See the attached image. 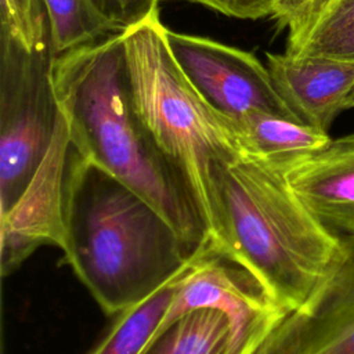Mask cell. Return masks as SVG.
<instances>
[{"mask_svg":"<svg viewBox=\"0 0 354 354\" xmlns=\"http://www.w3.org/2000/svg\"><path fill=\"white\" fill-rule=\"evenodd\" d=\"M53 79L72 148L148 201L194 252L212 248L187 181L136 112L122 32L55 55Z\"/></svg>","mask_w":354,"mask_h":354,"instance_id":"obj_1","label":"cell"},{"mask_svg":"<svg viewBox=\"0 0 354 354\" xmlns=\"http://www.w3.org/2000/svg\"><path fill=\"white\" fill-rule=\"evenodd\" d=\"M201 250L134 189L72 148L62 252L104 313L142 301Z\"/></svg>","mask_w":354,"mask_h":354,"instance_id":"obj_2","label":"cell"},{"mask_svg":"<svg viewBox=\"0 0 354 354\" xmlns=\"http://www.w3.org/2000/svg\"><path fill=\"white\" fill-rule=\"evenodd\" d=\"M216 252L243 267L288 313L347 259L289 187L278 162L243 155L212 171Z\"/></svg>","mask_w":354,"mask_h":354,"instance_id":"obj_3","label":"cell"},{"mask_svg":"<svg viewBox=\"0 0 354 354\" xmlns=\"http://www.w3.org/2000/svg\"><path fill=\"white\" fill-rule=\"evenodd\" d=\"M165 28L156 14L122 32L130 95L147 131L187 181L214 250L213 166L245 153L230 119L207 105L177 66Z\"/></svg>","mask_w":354,"mask_h":354,"instance_id":"obj_4","label":"cell"},{"mask_svg":"<svg viewBox=\"0 0 354 354\" xmlns=\"http://www.w3.org/2000/svg\"><path fill=\"white\" fill-rule=\"evenodd\" d=\"M48 32L26 47L0 26V214L41 163L59 118Z\"/></svg>","mask_w":354,"mask_h":354,"instance_id":"obj_5","label":"cell"},{"mask_svg":"<svg viewBox=\"0 0 354 354\" xmlns=\"http://www.w3.org/2000/svg\"><path fill=\"white\" fill-rule=\"evenodd\" d=\"M165 37L183 75L217 113L230 120L250 112L299 120L278 94L267 66L252 53L169 28Z\"/></svg>","mask_w":354,"mask_h":354,"instance_id":"obj_6","label":"cell"},{"mask_svg":"<svg viewBox=\"0 0 354 354\" xmlns=\"http://www.w3.org/2000/svg\"><path fill=\"white\" fill-rule=\"evenodd\" d=\"M198 308H213L227 315L232 354H250L288 314L243 267L212 248L199 254L181 279L153 337L178 317Z\"/></svg>","mask_w":354,"mask_h":354,"instance_id":"obj_7","label":"cell"},{"mask_svg":"<svg viewBox=\"0 0 354 354\" xmlns=\"http://www.w3.org/2000/svg\"><path fill=\"white\" fill-rule=\"evenodd\" d=\"M71 152L69 126L61 112L41 163L12 206L0 214L3 277L12 274L40 246L53 245L62 250Z\"/></svg>","mask_w":354,"mask_h":354,"instance_id":"obj_8","label":"cell"},{"mask_svg":"<svg viewBox=\"0 0 354 354\" xmlns=\"http://www.w3.org/2000/svg\"><path fill=\"white\" fill-rule=\"evenodd\" d=\"M250 354H354V259H346Z\"/></svg>","mask_w":354,"mask_h":354,"instance_id":"obj_9","label":"cell"},{"mask_svg":"<svg viewBox=\"0 0 354 354\" xmlns=\"http://www.w3.org/2000/svg\"><path fill=\"white\" fill-rule=\"evenodd\" d=\"M285 178L347 259H354V133L278 162Z\"/></svg>","mask_w":354,"mask_h":354,"instance_id":"obj_10","label":"cell"},{"mask_svg":"<svg viewBox=\"0 0 354 354\" xmlns=\"http://www.w3.org/2000/svg\"><path fill=\"white\" fill-rule=\"evenodd\" d=\"M272 83L299 120L328 133L333 120L354 108V62L315 55L267 53Z\"/></svg>","mask_w":354,"mask_h":354,"instance_id":"obj_11","label":"cell"},{"mask_svg":"<svg viewBox=\"0 0 354 354\" xmlns=\"http://www.w3.org/2000/svg\"><path fill=\"white\" fill-rule=\"evenodd\" d=\"M286 53L354 62V0H317L288 28Z\"/></svg>","mask_w":354,"mask_h":354,"instance_id":"obj_12","label":"cell"},{"mask_svg":"<svg viewBox=\"0 0 354 354\" xmlns=\"http://www.w3.org/2000/svg\"><path fill=\"white\" fill-rule=\"evenodd\" d=\"M230 122L245 155L274 162L319 149L332 140L317 127L266 112H250Z\"/></svg>","mask_w":354,"mask_h":354,"instance_id":"obj_13","label":"cell"},{"mask_svg":"<svg viewBox=\"0 0 354 354\" xmlns=\"http://www.w3.org/2000/svg\"><path fill=\"white\" fill-rule=\"evenodd\" d=\"M203 250L184 270L147 299L116 314L109 330L88 354H141L160 325L181 279L188 274Z\"/></svg>","mask_w":354,"mask_h":354,"instance_id":"obj_14","label":"cell"},{"mask_svg":"<svg viewBox=\"0 0 354 354\" xmlns=\"http://www.w3.org/2000/svg\"><path fill=\"white\" fill-rule=\"evenodd\" d=\"M41 3L54 55L93 44L120 32L94 0H41Z\"/></svg>","mask_w":354,"mask_h":354,"instance_id":"obj_15","label":"cell"},{"mask_svg":"<svg viewBox=\"0 0 354 354\" xmlns=\"http://www.w3.org/2000/svg\"><path fill=\"white\" fill-rule=\"evenodd\" d=\"M0 22L26 47L48 32L41 0H0Z\"/></svg>","mask_w":354,"mask_h":354,"instance_id":"obj_16","label":"cell"},{"mask_svg":"<svg viewBox=\"0 0 354 354\" xmlns=\"http://www.w3.org/2000/svg\"><path fill=\"white\" fill-rule=\"evenodd\" d=\"M120 32L159 14V0H94Z\"/></svg>","mask_w":354,"mask_h":354,"instance_id":"obj_17","label":"cell"},{"mask_svg":"<svg viewBox=\"0 0 354 354\" xmlns=\"http://www.w3.org/2000/svg\"><path fill=\"white\" fill-rule=\"evenodd\" d=\"M203 4L227 17L239 19H260L272 17L277 0H189Z\"/></svg>","mask_w":354,"mask_h":354,"instance_id":"obj_18","label":"cell"},{"mask_svg":"<svg viewBox=\"0 0 354 354\" xmlns=\"http://www.w3.org/2000/svg\"><path fill=\"white\" fill-rule=\"evenodd\" d=\"M317 0H277L274 18L279 28H289L293 25Z\"/></svg>","mask_w":354,"mask_h":354,"instance_id":"obj_19","label":"cell"}]
</instances>
